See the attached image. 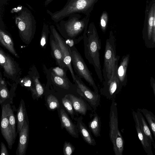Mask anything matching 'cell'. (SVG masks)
<instances>
[{
	"mask_svg": "<svg viewBox=\"0 0 155 155\" xmlns=\"http://www.w3.org/2000/svg\"><path fill=\"white\" fill-rule=\"evenodd\" d=\"M52 71L57 76L63 78L67 77L66 71L63 68L56 67L52 69Z\"/></svg>",
	"mask_w": 155,
	"mask_h": 155,
	"instance_id": "35",
	"label": "cell"
},
{
	"mask_svg": "<svg viewBox=\"0 0 155 155\" xmlns=\"http://www.w3.org/2000/svg\"><path fill=\"white\" fill-rule=\"evenodd\" d=\"M0 13V42L1 44L16 57L19 56L14 48L12 38L5 28V25L2 18L1 8Z\"/></svg>",
	"mask_w": 155,
	"mask_h": 155,
	"instance_id": "13",
	"label": "cell"
},
{
	"mask_svg": "<svg viewBox=\"0 0 155 155\" xmlns=\"http://www.w3.org/2000/svg\"><path fill=\"white\" fill-rule=\"evenodd\" d=\"M108 21V14L106 11H104L101 16L100 23L101 29L104 33L106 31Z\"/></svg>",
	"mask_w": 155,
	"mask_h": 155,
	"instance_id": "31",
	"label": "cell"
},
{
	"mask_svg": "<svg viewBox=\"0 0 155 155\" xmlns=\"http://www.w3.org/2000/svg\"><path fill=\"white\" fill-rule=\"evenodd\" d=\"M51 77L54 82L60 87L68 90L70 87L69 81L67 78H63L56 75L53 71L51 73Z\"/></svg>",
	"mask_w": 155,
	"mask_h": 155,
	"instance_id": "27",
	"label": "cell"
},
{
	"mask_svg": "<svg viewBox=\"0 0 155 155\" xmlns=\"http://www.w3.org/2000/svg\"><path fill=\"white\" fill-rule=\"evenodd\" d=\"M5 112L8 117L9 124L12 129L14 140L17 134L16 131L15 119L12 109L9 104H4Z\"/></svg>",
	"mask_w": 155,
	"mask_h": 155,
	"instance_id": "26",
	"label": "cell"
},
{
	"mask_svg": "<svg viewBox=\"0 0 155 155\" xmlns=\"http://www.w3.org/2000/svg\"><path fill=\"white\" fill-rule=\"evenodd\" d=\"M23 6H18L16 8H15L12 9L11 10V12L13 13L14 12L18 13L21 11L23 8Z\"/></svg>",
	"mask_w": 155,
	"mask_h": 155,
	"instance_id": "39",
	"label": "cell"
},
{
	"mask_svg": "<svg viewBox=\"0 0 155 155\" xmlns=\"http://www.w3.org/2000/svg\"><path fill=\"white\" fill-rule=\"evenodd\" d=\"M137 113L141 129L150 139L155 149V142L153 138L152 132L145 120L144 116L138 109H137Z\"/></svg>",
	"mask_w": 155,
	"mask_h": 155,
	"instance_id": "22",
	"label": "cell"
},
{
	"mask_svg": "<svg viewBox=\"0 0 155 155\" xmlns=\"http://www.w3.org/2000/svg\"><path fill=\"white\" fill-rule=\"evenodd\" d=\"M109 117V136L114 154L122 155L124 142L119 130L117 104L114 100H113L110 106Z\"/></svg>",
	"mask_w": 155,
	"mask_h": 155,
	"instance_id": "6",
	"label": "cell"
},
{
	"mask_svg": "<svg viewBox=\"0 0 155 155\" xmlns=\"http://www.w3.org/2000/svg\"><path fill=\"white\" fill-rule=\"evenodd\" d=\"M75 148L70 142L65 141L64 144L63 152L64 155H71Z\"/></svg>",
	"mask_w": 155,
	"mask_h": 155,
	"instance_id": "34",
	"label": "cell"
},
{
	"mask_svg": "<svg viewBox=\"0 0 155 155\" xmlns=\"http://www.w3.org/2000/svg\"><path fill=\"white\" fill-rule=\"evenodd\" d=\"M0 64L5 72L9 75L13 76L16 72L13 61L9 56L0 49Z\"/></svg>",
	"mask_w": 155,
	"mask_h": 155,
	"instance_id": "20",
	"label": "cell"
},
{
	"mask_svg": "<svg viewBox=\"0 0 155 155\" xmlns=\"http://www.w3.org/2000/svg\"><path fill=\"white\" fill-rule=\"evenodd\" d=\"M153 22L152 38L153 48H155V5H153Z\"/></svg>",
	"mask_w": 155,
	"mask_h": 155,
	"instance_id": "36",
	"label": "cell"
},
{
	"mask_svg": "<svg viewBox=\"0 0 155 155\" xmlns=\"http://www.w3.org/2000/svg\"><path fill=\"white\" fill-rule=\"evenodd\" d=\"M53 0H45L44 5L45 6H47Z\"/></svg>",
	"mask_w": 155,
	"mask_h": 155,
	"instance_id": "41",
	"label": "cell"
},
{
	"mask_svg": "<svg viewBox=\"0 0 155 155\" xmlns=\"http://www.w3.org/2000/svg\"><path fill=\"white\" fill-rule=\"evenodd\" d=\"M60 119L62 129L65 128L72 137L79 138V132L76 125L73 123L68 115L63 109L60 111Z\"/></svg>",
	"mask_w": 155,
	"mask_h": 155,
	"instance_id": "15",
	"label": "cell"
},
{
	"mask_svg": "<svg viewBox=\"0 0 155 155\" xmlns=\"http://www.w3.org/2000/svg\"><path fill=\"white\" fill-rule=\"evenodd\" d=\"M72 64L76 75L80 78H83L94 91L99 93V90L92 75V74L87 68L81 54L75 46L70 47Z\"/></svg>",
	"mask_w": 155,
	"mask_h": 155,
	"instance_id": "7",
	"label": "cell"
},
{
	"mask_svg": "<svg viewBox=\"0 0 155 155\" xmlns=\"http://www.w3.org/2000/svg\"><path fill=\"white\" fill-rule=\"evenodd\" d=\"M1 73L0 82V103L1 104L9 97V92L4 81L2 79Z\"/></svg>",
	"mask_w": 155,
	"mask_h": 155,
	"instance_id": "28",
	"label": "cell"
},
{
	"mask_svg": "<svg viewBox=\"0 0 155 155\" xmlns=\"http://www.w3.org/2000/svg\"><path fill=\"white\" fill-rule=\"evenodd\" d=\"M47 102L48 107L51 110H54L60 107V104L58 99L56 97L52 94L48 97Z\"/></svg>",
	"mask_w": 155,
	"mask_h": 155,
	"instance_id": "29",
	"label": "cell"
},
{
	"mask_svg": "<svg viewBox=\"0 0 155 155\" xmlns=\"http://www.w3.org/2000/svg\"><path fill=\"white\" fill-rule=\"evenodd\" d=\"M75 78L74 82L77 86V92L95 111L100 105V94L91 90L77 75H75Z\"/></svg>",
	"mask_w": 155,
	"mask_h": 155,
	"instance_id": "8",
	"label": "cell"
},
{
	"mask_svg": "<svg viewBox=\"0 0 155 155\" xmlns=\"http://www.w3.org/2000/svg\"><path fill=\"white\" fill-rule=\"evenodd\" d=\"M150 82L151 87L152 88L155 97V80L152 77L150 78Z\"/></svg>",
	"mask_w": 155,
	"mask_h": 155,
	"instance_id": "38",
	"label": "cell"
},
{
	"mask_svg": "<svg viewBox=\"0 0 155 155\" xmlns=\"http://www.w3.org/2000/svg\"><path fill=\"white\" fill-rule=\"evenodd\" d=\"M120 56L116 55L115 37L112 31L109 33L106 41L104 55V63L102 75L104 81L110 79L114 74Z\"/></svg>",
	"mask_w": 155,
	"mask_h": 155,
	"instance_id": "5",
	"label": "cell"
},
{
	"mask_svg": "<svg viewBox=\"0 0 155 155\" xmlns=\"http://www.w3.org/2000/svg\"><path fill=\"white\" fill-rule=\"evenodd\" d=\"M33 78L36 91V96L38 97H39L43 94L44 92V89L40 83L38 78L37 77Z\"/></svg>",
	"mask_w": 155,
	"mask_h": 155,
	"instance_id": "33",
	"label": "cell"
},
{
	"mask_svg": "<svg viewBox=\"0 0 155 155\" xmlns=\"http://www.w3.org/2000/svg\"><path fill=\"white\" fill-rule=\"evenodd\" d=\"M129 59V54L123 56L116 70L117 78L123 86H125L127 83V70Z\"/></svg>",
	"mask_w": 155,
	"mask_h": 155,
	"instance_id": "18",
	"label": "cell"
},
{
	"mask_svg": "<svg viewBox=\"0 0 155 155\" xmlns=\"http://www.w3.org/2000/svg\"><path fill=\"white\" fill-rule=\"evenodd\" d=\"M118 66V64L116 66L113 76L108 81H104L103 86L100 89L101 94L109 100H114L123 87L117 75L116 70Z\"/></svg>",
	"mask_w": 155,
	"mask_h": 155,
	"instance_id": "10",
	"label": "cell"
},
{
	"mask_svg": "<svg viewBox=\"0 0 155 155\" xmlns=\"http://www.w3.org/2000/svg\"><path fill=\"white\" fill-rule=\"evenodd\" d=\"M50 28L52 35L54 37L61 52L64 62L69 70L74 82L75 79V75L72 66L70 47L57 31L54 25H51Z\"/></svg>",
	"mask_w": 155,
	"mask_h": 155,
	"instance_id": "9",
	"label": "cell"
},
{
	"mask_svg": "<svg viewBox=\"0 0 155 155\" xmlns=\"http://www.w3.org/2000/svg\"><path fill=\"white\" fill-rule=\"evenodd\" d=\"M50 43L54 56L59 65L62 68L67 67L64 62L63 56L61 50L55 41L51 40L50 41Z\"/></svg>",
	"mask_w": 155,
	"mask_h": 155,
	"instance_id": "25",
	"label": "cell"
},
{
	"mask_svg": "<svg viewBox=\"0 0 155 155\" xmlns=\"http://www.w3.org/2000/svg\"><path fill=\"white\" fill-rule=\"evenodd\" d=\"M132 114L137 136L143 149L147 155H153L151 141L141 129L137 112L133 111Z\"/></svg>",
	"mask_w": 155,
	"mask_h": 155,
	"instance_id": "12",
	"label": "cell"
},
{
	"mask_svg": "<svg viewBox=\"0 0 155 155\" xmlns=\"http://www.w3.org/2000/svg\"><path fill=\"white\" fill-rule=\"evenodd\" d=\"M15 21L20 37L27 44L34 36L36 29V21L31 11L23 6L22 9L15 16Z\"/></svg>",
	"mask_w": 155,
	"mask_h": 155,
	"instance_id": "4",
	"label": "cell"
},
{
	"mask_svg": "<svg viewBox=\"0 0 155 155\" xmlns=\"http://www.w3.org/2000/svg\"><path fill=\"white\" fill-rule=\"evenodd\" d=\"M98 0H68L64 6L60 10L53 13L47 10V12L51 19L55 22H58L74 13H81L89 17L95 4Z\"/></svg>",
	"mask_w": 155,
	"mask_h": 155,
	"instance_id": "3",
	"label": "cell"
},
{
	"mask_svg": "<svg viewBox=\"0 0 155 155\" xmlns=\"http://www.w3.org/2000/svg\"><path fill=\"white\" fill-rule=\"evenodd\" d=\"M65 96L71 101L76 113L85 116L87 110H92L91 106L87 104L81 97H78L71 94H66Z\"/></svg>",
	"mask_w": 155,
	"mask_h": 155,
	"instance_id": "17",
	"label": "cell"
},
{
	"mask_svg": "<svg viewBox=\"0 0 155 155\" xmlns=\"http://www.w3.org/2000/svg\"><path fill=\"white\" fill-rule=\"evenodd\" d=\"M145 118L155 140V115L146 109H138Z\"/></svg>",
	"mask_w": 155,
	"mask_h": 155,
	"instance_id": "24",
	"label": "cell"
},
{
	"mask_svg": "<svg viewBox=\"0 0 155 155\" xmlns=\"http://www.w3.org/2000/svg\"><path fill=\"white\" fill-rule=\"evenodd\" d=\"M83 41L85 58L89 63L94 67L98 79L102 82L104 79L99 54L101 42L93 23H90L85 30Z\"/></svg>",
	"mask_w": 155,
	"mask_h": 155,
	"instance_id": "1",
	"label": "cell"
},
{
	"mask_svg": "<svg viewBox=\"0 0 155 155\" xmlns=\"http://www.w3.org/2000/svg\"><path fill=\"white\" fill-rule=\"evenodd\" d=\"M62 103L66 110L71 115L72 119H74V108L71 101L65 96L62 99Z\"/></svg>",
	"mask_w": 155,
	"mask_h": 155,
	"instance_id": "30",
	"label": "cell"
},
{
	"mask_svg": "<svg viewBox=\"0 0 155 155\" xmlns=\"http://www.w3.org/2000/svg\"><path fill=\"white\" fill-rule=\"evenodd\" d=\"M0 154L1 155H8L9 153L7 148L3 142L1 143Z\"/></svg>",
	"mask_w": 155,
	"mask_h": 155,
	"instance_id": "37",
	"label": "cell"
},
{
	"mask_svg": "<svg viewBox=\"0 0 155 155\" xmlns=\"http://www.w3.org/2000/svg\"><path fill=\"white\" fill-rule=\"evenodd\" d=\"M48 33V26L47 24L44 23L40 41V44L42 47H43L46 44Z\"/></svg>",
	"mask_w": 155,
	"mask_h": 155,
	"instance_id": "32",
	"label": "cell"
},
{
	"mask_svg": "<svg viewBox=\"0 0 155 155\" xmlns=\"http://www.w3.org/2000/svg\"><path fill=\"white\" fill-rule=\"evenodd\" d=\"M153 5L150 10L148 18L147 30L143 32V38L146 46L148 48H153L152 34L153 22Z\"/></svg>",
	"mask_w": 155,
	"mask_h": 155,
	"instance_id": "19",
	"label": "cell"
},
{
	"mask_svg": "<svg viewBox=\"0 0 155 155\" xmlns=\"http://www.w3.org/2000/svg\"><path fill=\"white\" fill-rule=\"evenodd\" d=\"M89 21V17H82L79 14L74 13L69 15L68 20H61L56 25L64 37L70 41L71 47L83 40Z\"/></svg>",
	"mask_w": 155,
	"mask_h": 155,
	"instance_id": "2",
	"label": "cell"
},
{
	"mask_svg": "<svg viewBox=\"0 0 155 155\" xmlns=\"http://www.w3.org/2000/svg\"><path fill=\"white\" fill-rule=\"evenodd\" d=\"M0 127L2 134L7 143L8 148L11 149L15 141L4 105L2 108Z\"/></svg>",
	"mask_w": 155,
	"mask_h": 155,
	"instance_id": "11",
	"label": "cell"
},
{
	"mask_svg": "<svg viewBox=\"0 0 155 155\" xmlns=\"http://www.w3.org/2000/svg\"><path fill=\"white\" fill-rule=\"evenodd\" d=\"M93 119L89 122L88 126L90 131L96 137L101 136V121L100 117L94 112Z\"/></svg>",
	"mask_w": 155,
	"mask_h": 155,
	"instance_id": "23",
	"label": "cell"
},
{
	"mask_svg": "<svg viewBox=\"0 0 155 155\" xmlns=\"http://www.w3.org/2000/svg\"><path fill=\"white\" fill-rule=\"evenodd\" d=\"M10 0H0V4L1 5L6 4Z\"/></svg>",
	"mask_w": 155,
	"mask_h": 155,
	"instance_id": "40",
	"label": "cell"
},
{
	"mask_svg": "<svg viewBox=\"0 0 155 155\" xmlns=\"http://www.w3.org/2000/svg\"><path fill=\"white\" fill-rule=\"evenodd\" d=\"M26 114L25 102L23 99H21L17 114V133L18 134L22 129L27 115Z\"/></svg>",
	"mask_w": 155,
	"mask_h": 155,
	"instance_id": "21",
	"label": "cell"
},
{
	"mask_svg": "<svg viewBox=\"0 0 155 155\" xmlns=\"http://www.w3.org/2000/svg\"><path fill=\"white\" fill-rule=\"evenodd\" d=\"M25 118L22 129L19 134V140L16 151L17 155H25L28 147L29 134V122Z\"/></svg>",
	"mask_w": 155,
	"mask_h": 155,
	"instance_id": "14",
	"label": "cell"
},
{
	"mask_svg": "<svg viewBox=\"0 0 155 155\" xmlns=\"http://www.w3.org/2000/svg\"><path fill=\"white\" fill-rule=\"evenodd\" d=\"M83 118L81 116L74 118L76 121L77 126L79 133L81 134L84 140L90 145L95 146L96 142L92 136L90 131L82 121Z\"/></svg>",
	"mask_w": 155,
	"mask_h": 155,
	"instance_id": "16",
	"label": "cell"
}]
</instances>
